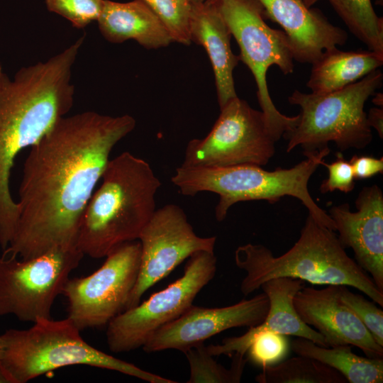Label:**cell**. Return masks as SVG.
Segmentation results:
<instances>
[{
	"label": "cell",
	"instance_id": "27",
	"mask_svg": "<svg viewBox=\"0 0 383 383\" xmlns=\"http://www.w3.org/2000/svg\"><path fill=\"white\" fill-rule=\"evenodd\" d=\"M339 297L363 323L374 341L383 347V311L373 301L351 292L345 285H340Z\"/></svg>",
	"mask_w": 383,
	"mask_h": 383
},
{
	"label": "cell",
	"instance_id": "34",
	"mask_svg": "<svg viewBox=\"0 0 383 383\" xmlns=\"http://www.w3.org/2000/svg\"><path fill=\"white\" fill-rule=\"evenodd\" d=\"M374 97L372 98V103L379 106L382 107L383 106V94L382 93L376 92L374 95Z\"/></svg>",
	"mask_w": 383,
	"mask_h": 383
},
{
	"label": "cell",
	"instance_id": "13",
	"mask_svg": "<svg viewBox=\"0 0 383 383\" xmlns=\"http://www.w3.org/2000/svg\"><path fill=\"white\" fill-rule=\"evenodd\" d=\"M138 240L141 247L140 269L125 310L138 305L149 288L184 260L197 252H214L216 237L198 236L184 210L170 204L155 211Z\"/></svg>",
	"mask_w": 383,
	"mask_h": 383
},
{
	"label": "cell",
	"instance_id": "18",
	"mask_svg": "<svg viewBox=\"0 0 383 383\" xmlns=\"http://www.w3.org/2000/svg\"><path fill=\"white\" fill-rule=\"evenodd\" d=\"M303 287V280L289 277L274 278L264 282L260 288L270 300V309L265 320L250 327L240 336L227 338L221 344L206 346L208 353L213 357L232 356L234 353L245 355L254 337L265 331L304 338L318 345L328 347L324 338L304 323L294 309V296Z\"/></svg>",
	"mask_w": 383,
	"mask_h": 383
},
{
	"label": "cell",
	"instance_id": "28",
	"mask_svg": "<svg viewBox=\"0 0 383 383\" xmlns=\"http://www.w3.org/2000/svg\"><path fill=\"white\" fill-rule=\"evenodd\" d=\"M48 10L67 19L73 27L84 28L96 21L104 0H45Z\"/></svg>",
	"mask_w": 383,
	"mask_h": 383
},
{
	"label": "cell",
	"instance_id": "32",
	"mask_svg": "<svg viewBox=\"0 0 383 383\" xmlns=\"http://www.w3.org/2000/svg\"><path fill=\"white\" fill-rule=\"evenodd\" d=\"M367 119L370 128H374L379 136L383 137V109L382 107H373L367 113Z\"/></svg>",
	"mask_w": 383,
	"mask_h": 383
},
{
	"label": "cell",
	"instance_id": "29",
	"mask_svg": "<svg viewBox=\"0 0 383 383\" xmlns=\"http://www.w3.org/2000/svg\"><path fill=\"white\" fill-rule=\"evenodd\" d=\"M288 351V343L283 335L265 331L257 334L245 355L248 361L264 367L281 360Z\"/></svg>",
	"mask_w": 383,
	"mask_h": 383
},
{
	"label": "cell",
	"instance_id": "21",
	"mask_svg": "<svg viewBox=\"0 0 383 383\" xmlns=\"http://www.w3.org/2000/svg\"><path fill=\"white\" fill-rule=\"evenodd\" d=\"M306 86L312 93L324 94L352 84L383 65V55L367 50H326L312 64Z\"/></svg>",
	"mask_w": 383,
	"mask_h": 383
},
{
	"label": "cell",
	"instance_id": "2",
	"mask_svg": "<svg viewBox=\"0 0 383 383\" xmlns=\"http://www.w3.org/2000/svg\"><path fill=\"white\" fill-rule=\"evenodd\" d=\"M78 38L47 60L23 67L11 79L0 66V204L11 201V170L17 155L37 143L70 111Z\"/></svg>",
	"mask_w": 383,
	"mask_h": 383
},
{
	"label": "cell",
	"instance_id": "4",
	"mask_svg": "<svg viewBox=\"0 0 383 383\" xmlns=\"http://www.w3.org/2000/svg\"><path fill=\"white\" fill-rule=\"evenodd\" d=\"M234 259L236 266L246 272L240 284L245 296L270 279L289 277L313 284L350 286L383 306V292L346 253L335 231L309 214L298 240L284 254L276 257L265 245L250 243L235 250Z\"/></svg>",
	"mask_w": 383,
	"mask_h": 383
},
{
	"label": "cell",
	"instance_id": "6",
	"mask_svg": "<svg viewBox=\"0 0 383 383\" xmlns=\"http://www.w3.org/2000/svg\"><path fill=\"white\" fill-rule=\"evenodd\" d=\"M80 331L69 318L40 319L28 329H9L0 335V362L13 383L76 365L114 370L150 383L176 382L96 349Z\"/></svg>",
	"mask_w": 383,
	"mask_h": 383
},
{
	"label": "cell",
	"instance_id": "36",
	"mask_svg": "<svg viewBox=\"0 0 383 383\" xmlns=\"http://www.w3.org/2000/svg\"><path fill=\"white\" fill-rule=\"evenodd\" d=\"M191 5L205 2L206 0H187Z\"/></svg>",
	"mask_w": 383,
	"mask_h": 383
},
{
	"label": "cell",
	"instance_id": "31",
	"mask_svg": "<svg viewBox=\"0 0 383 383\" xmlns=\"http://www.w3.org/2000/svg\"><path fill=\"white\" fill-rule=\"evenodd\" d=\"M349 162L355 179H367L383 173V157L354 155Z\"/></svg>",
	"mask_w": 383,
	"mask_h": 383
},
{
	"label": "cell",
	"instance_id": "30",
	"mask_svg": "<svg viewBox=\"0 0 383 383\" xmlns=\"http://www.w3.org/2000/svg\"><path fill=\"white\" fill-rule=\"evenodd\" d=\"M328 171V177L324 179L321 186L322 194L339 190L345 194L351 192L355 188V176L353 167L349 161L345 160L340 152L338 158L331 164L324 160L321 162Z\"/></svg>",
	"mask_w": 383,
	"mask_h": 383
},
{
	"label": "cell",
	"instance_id": "37",
	"mask_svg": "<svg viewBox=\"0 0 383 383\" xmlns=\"http://www.w3.org/2000/svg\"><path fill=\"white\" fill-rule=\"evenodd\" d=\"M222 0H206V2L213 4H218Z\"/></svg>",
	"mask_w": 383,
	"mask_h": 383
},
{
	"label": "cell",
	"instance_id": "10",
	"mask_svg": "<svg viewBox=\"0 0 383 383\" xmlns=\"http://www.w3.org/2000/svg\"><path fill=\"white\" fill-rule=\"evenodd\" d=\"M214 252L192 255L183 275L147 300L126 309L106 326V342L116 353L143 348L150 336L189 308L199 292L214 277Z\"/></svg>",
	"mask_w": 383,
	"mask_h": 383
},
{
	"label": "cell",
	"instance_id": "17",
	"mask_svg": "<svg viewBox=\"0 0 383 383\" xmlns=\"http://www.w3.org/2000/svg\"><path fill=\"white\" fill-rule=\"evenodd\" d=\"M265 16L278 23L287 34L294 60L312 64L326 50L343 45L347 32L332 24L323 13L303 0H257Z\"/></svg>",
	"mask_w": 383,
	"mask_h": 383
},
{
	"label": "cell",
	"instance_id": "35",
	"mask_svg": "<svg viewBox=\"0 0 383 383\" xmlns=\"http://www.w3.org/2000/svg\"><path fill=\"white\" fill-rule=\"evenodd\" d=\"M305 4L308 7H312V6L320 0H303Z\"/></svg>",
	"mask_w": 383,
	"mask_h": 383
},
{
	"label": "cell",
	"instance_id": "22",
	"mask_svg": "<svg viewBox=\"0 0 383 383\" xmlns=\"http://www.w3.org/2000/svg\"><path fill=\"white\" fill-rule=\"evenodd\" d=\"M297 355L316 360L342 374L350 383H382L383 358L365 357L352 351L350 345L322 347L299 338L292 343Z\"/></svg>",
	"mask_w": 383,
	"mask_h": 383
},
{
	"label": "cell",
	"instance_id": "38",
	"mask_svg": "<svg viewBox=\"0 0 383 383\" xmlns=\"http://www.w3.org/2000/svg\"><path fill=\"white\" fill-rule=\"evenodd\" d=\"M1 344H0V359H1Z\"/></svg>",
	"mask_w": 383,
	"mask_h": 383
},
{
	"label": "cell",
	"instance_id": "19",
	"mask_svg": "<svg viewBox=\"0 0 383 383\" xmlns=\"http://www.w3.org/2000/svg\"><path fill=\"white\" fill-rule=\"evenodd\" d=\"M191 42L202 45L210 59L215 78L220 109L237 97L233 70L240 60L231 46V32L218 4L203 2L191 5Z\"/></svg>",
	"mask_w": 383,
	"mask_h": 383
},
{
	"label": "cell",
	"instance_id": "3",
	"mask_svg": "<svg viewBox=\"0 0 383 383\" xmlns=\"http://www.w3.org/2000/svg\"><path fill=\"white\" fill-rule=\"evenodd\" d=\"M84 211L77 248L92 258L138 240L155 209L161 186L148 162L124 152L109 160Z\"/></svg>",
	"mask_w": 383,
	"mask_h": 383
},
{
	"label": "cell",
	"instance_id": "25",
	"mask_svg": "<svg viewBox=\"0 0 383 383\" xmlns=\"http://www.w3.org/2000/svg\"><path fill=\"white\" fill-rule=\"evenodd\" d=\"M190 367L187 383H239L248 359L244 355L234 353L230 368L218 363L204 343L184 352Z\"/></svg>",
	"mask_w": 383,
	"mask_h": 383
},
{
	"label": "cell",
	"instance_id": "15",
	"mask_svg": "<svg viewBox=\"0 0 383 383\" xmlns=\"http://www.w3.org/2000/svg\"><path fill=\"white\" fill-rule=\"evenodd\" d=\"M356 211L348 204L334 206L328 215L341 245L351 248L356 262L383 292V194L373 184L364 187L356 200Z\"/></svg>",
	"mask_w": 383,
	"mask_h": 383
},
{
	"label": "cell",
	"instance_id": "26",
	"mask_svg": "<svg viewBox=\"0 0 383 383\" xmlns=\"http://www.w3.org/2000/svg\"><path fill=\"white\" fill-rule=\"evenodd\" d=\"M160 19L173 41L188 45L191 4L187 0H140Z\"/></svg>",
	"mask_w": 383,
	"mask_h": 383
},
{
	"label": "cell",
	"instance_id": "23",
	"mask_svg": "<svg viewBox=\"0 0 383 383\" xmlns=\"http://www.w3.org/2000/svg\"><path fill=\"white\" fill-rule=\"evenodd\" d=\"M255 380L260 383H347L336 370L316 360L298 355L276 365L262 367Z\"/></svg>",
	"mask_w": 383,
	"mask_h": 383
},
{
	"label": "cell",
	"instance_id": "16",
	"mask_svg": "<svg viewBox=\"0 0 383 383\" xmlns=\"http://www.w3.org/2000/svg\"><path fill=\"white\" fill-rule=\"evenodd\" d=\"M340 285L326 288L303 287L294 296V306L301 321L314 328L328 347L350 345L369 357L383 358L377 344L355 314L339 297Z\"/></svg>",
	"mask_w": 383,
	"mask_h": 383
},
{
	"label": "cell",
	"instance_id": "11",
	"mask_svg": "<svg viewBox=\"0 0 383 383\" xmlns=\"http://www.w3.org/2000/svg\"><path fill=\"white\" fill-rule=\"evenodd\" d=\"M220 110L207 135L188 143L182 165H266L275 152L277 140L262 111L252 109L238 96Z\"/></svg>",
	"mask_w": 383,
	"mask_h": 383
},
{
	"label": "cell",
	"instance_id": "24",
	"mask_svg": "<svg viewBox=\"0 0 383 383\" xmlns=\"http://www.w3.org/2000/svg\"><path fill=\"white\" fill-rule=\"evenodd\" d=\"M333 9L350 31L368 50L383 55V20L371 0H329Z\"/></svg>",
	"mask_w": 383,
	"mask_h": 383
},
{
	"label": "cell",
	"instance_id": "14",
	"mask_svg": "<svg viewBox=\"0 0 383 383\" xmlns=\"http://www.w3.org/2000/svg\"><path fill=\"white\" fill-rule=\"evenodd\" d=\"M269 309L270 300L264 292L224 307L192 305L178 318L156 331L143 349L148 353L168 349L184 353L222 331L260 324Z\"/></svg>",
	"mask_w": 383,
	"mask_h": 383
},
{
	"label": "cell",
	"instance_id": "20",
	"mask_svg": "<svg viewBox=\"0 0 383 383\" xmlns=\"http://www.w3.org/2000/svg\"><path fill=\"white\" fill-rule=\"evenodd\" d=\"M96 22L101 35L112 43L134 40L147 49H157L174 42L160 19L140 0H104Z\"/></svg>",
	"mask_w": 383,
	"mask_h": 383
},
{
	"label": "cell",
	"instance_id": "33",
	"mask_svg": "<svg viewBox=\"0 0 383 383\" xmlns=\"http://www.w3.org/2000/svg\"><path fill=\"white\" fill-rule=\"evenodd\" d=\"M0 383H13V381L0 362Z\"/></svg>",
	"mask_w": 383,
	"mask_h": 383
},
{
	"label": "cell",
	"instance_id": "8",
	"mask_svg": "<svg viewBox=\"0 0 383 383\" xmlns=\"http://www.w3.org/2000/svg\"><path fill=\"white\" fill-rule=\"evenodd\" d=\"M221 13L240 47V59L250 69L257 85V96L268 126L278 141L299 123V115L287 116L275 107L268 90L267 73L277 66L284 74L294 72V57L284 30L270 28L257 0H222Z\"/></svg>",
	"mask_w": 383,
	"mask_h": 383
},
{
	"label": "cell",
	"instance_id": "1",
	"mask_svg": "<svg viewBox=\"0 0 383 383\" xmlns=\"http://www.w3.org/2000/svg\"><path fill=\"white\" fill-rule=\"evenodd\" d=\"M135 125L128 114L88 111L62 117L32 145L18 189L16 228L4 255L27 260L77 248L84 211L109 155Z\"/></svg>",
	"mask_w": 383,
	"mask_h": 383
},
{
	"label": "cell",
	"instance_id": "12",
	"mask_svg": "<svg viewBox=\"0 0 383 383\" xmlns=\"http://www.w3.org/2000/svg\"><path fill=\"white\" fill-rule=\"evenodd\" d=\"M141 247L136 240L120 245L91 274L70 278L62 292L67 313L80 331L107 326L123 312L136 283Z\"/></svg>",
	"mask_w": 383,
	"mask_h": 383
},
{
	"label": "cell",
	"instance_id": "9",
	"mask_svg": "<svg viewBox=\"0 0 383 383\" xmlns=\"http://www.w3.org/2000/svg\"><path fill=\"white\" fill-rule=\"evenodd\" d=\"M83 253L75 248H55L39 256L20 260L0 257V316L14 315L35 323L51 318V309L62 294Z\"/></svg>",
	"mask_w": 383,
	"mask_h": 383
},
{
	"label": "cell",
	"instance_id": "7",
	"mask_svg": "<svg viewBox=\"0 0 383 383\" xmlns=\"http://www.w3.org/2000/svg\"><path fill=\"white\" fill-rule=\"evenodd\" d=\"M383 74L375 70L345 88L324 94L294 90L288 97L299 106V121L283 134L287 152L300 146L309 157L333 142L340 151L363 149L372 140V133L364 110L365 104L382 86Z\"/></svg>",
	"mask_w": 383,
	"mask_h": 383
},
{
	"label": "cell",
	"instance_id": "5",
	"mask_svg": "<svg viewBox=\"0 0 383 383\" xmlns=\"http://www.w3.org/2000/svg\"><path fill=\"white\" fill-rule=\"evenodd\" d=\"M331 152L328 147L311 155L292 168H277L267 171L255 165L229 167H187L181 165L175 170L171 182L180 194L194 196L199 192L217 194L218 202L215 217L223 221L229 209L236 203L246 201L266 200L274 204L284 196L300 200L309 214L319 224L335 231L333 221L313 201L308 183Z\"/></svg>",
	"mask_w": 383,
	"mask_h": 383
}]
</instances>
